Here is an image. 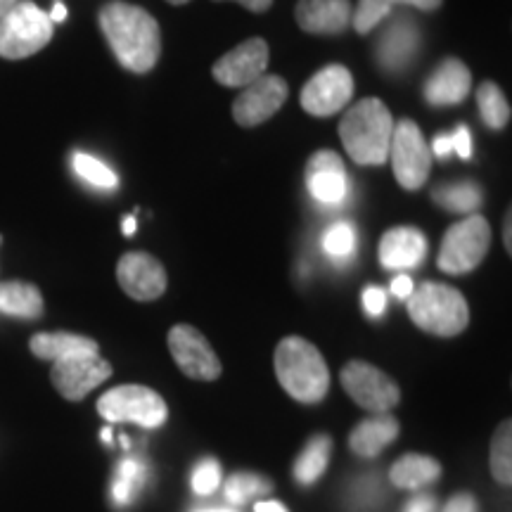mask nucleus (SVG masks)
<instances>
[{"mask_svg": "<svg viewBox=\"0 0 512 512\" xmlns=\"http://www.w3.org/2000/svg\"><path fill=\"white\" fill-rule=\"evenodd\" d=\"M100 29L121 67L147 74L162 55V31L157 19L138 5L112 0L98 15Z\"/></svg>", "mask_w": 512, "mask_h": 512, "instance_id": "nucleus-1", "label": "nucleus"}, {"mask_svg": "<svg viewBox=\"0 0 512 512\" xmlns=\"http://www.w3.org/2000/svg\"><path fill=\"white\" fill-rule=\"evenodd\" d=\"M394 119L382 100L356 102L339 121V138L349 157L361 166H382L389 159Z\"/></svg>", "mask_w": 512, "mask_h": 512, "instance_id": "nucleus-2", "label": "nucleus"}, {"mask_svg": "<svg viewBox=\"0 0 512 512\" xmlns=\"http://www.w3.org/2000/svg\"><path fill=\"white\" fill-rule=\"evenodd\" d=\"M273 368L283 389L292 399L302 403H318L328 394V363L304 337H285L275 347Z\"/></svg>", "mask_w": 512, "mask_h": 512, "instance_id": "nucleus-3", "label": "nucleus"}, {"mask_svg": "<svg viewBox=\"0 0 512 512\" xmlns=\"http://www.w3.org/2000/svg\"><path fill=\"white\" fill-rule=\"evenodd\" d=\"M408 316L420 330L437 337H456L470 323V309L456 287L425 283L408 297Z\"/></svg>", "mask_w": 512, "mask_h": 512, "instance_id": "nucleus-4", "label": "nucleus"}, {"mask_svg": "<svg viewBox=\"0 0 512 512\" xmlns=\"http://www.w3.org/2000/svg\"><path fill=\"white\" fill-rule=\"evenodd\" d=\"M53 41V22L31 0H19L15 8L0 17V57L27 60L41 53Z\"/></svg>", "mask_w": 512, "mask_h": 512, "instance_id": "nucleus-5", "label": "nucleus"}, {"mask_svg": "<svg viewBox=\"0 0 512 512\" xmlns=\"http://www.w3.org/2000/svg\"><path fill=\"white\" fill-rule=\"evenodd\" d=\"M491 245V228L484 216L472 214L446 230L439 252V268L448 275H463L482 264Z\"/></svg>", "mask_w": 512, "mask_h": 512, "instance_id": "nucleus-6", "label": "nucleus"}, {"mask_svg": "<svg viewBox=\"0 0 512 512\" xmlns=\"http://www.w3.org/2000/svg\"><path fill=\"white\" fill-rule=\"evenodd\" d=\"M98 413L110 422H136L147 430H155L166 422V403L155 389L143 384H121L100 396Z\"/></svg>", "mask_w": 512, "mask_h": 512, "instance_id": "nucleus-7", "label": "nucleus"}, {"mask_svg": "<svg viewBox=\"0 0 512 512\" xmlns=\"http://www.w3.org/2000/svg\"><path fill=\"white\" fill-rule=\"evenodd\" d=\"M389 159H392L394 176L403 190H420L427 183L432 171V152L415 121L403 119L394 126Z\"/></svg>", "mask_w": 512, "mask_h": 512, "instance_id": "nucleus-8", "label": "nucleus"}, {"mask_svg": "<svg viewBox=\"0 0 512 512\" xmlns=\"http://www.w3.org/2000/svg\"><path fill=\"white\" fill-rule=\"evenodd\" d=\"M339 380L344 392L370 413H389L401 401L399 384L366 361H349Z\"/></svg>", "mask_w": 512, "mask_h": 512, "instance_id": "nucleus-9", "label": "nucleus"}, {"mask_svg": "<svg viewBox=\"0 0 512 512\" xmlns=\"http://www.w3.org/2000/svg\"><path fill=\"white\" fill-rule=\"evenodd\" d=\"M351 98H354V76L342 64L320 69L302 88L304 112L320 119L342 112Z\"/></svg>", "mask_w": 512, "mask_h": 512, "instance_id": "nucleus-10", "label": "nucleus"}, {"mask_svg": "<svg viewBox=\"0 0 512 512\" xmlns=\"http://www.w3.org/2000/svg\"><path fill=\"white\" fill-rule=\"evenodd\" d=\"M169 351L181 373L188 375L190 380L211 382L221 375L223 368L219 356L211 349L207 337L192 325L178 323L169 330Z\"/></svg>", "mask_w": 512, "mask_h": 512, "instance_id": "nucleus-11", "label": "nucleus"}, {"mask_svg": "<svg viewBox=\"0 0 512 512\" xmlns=\"http://www.w3.org/2000/svg\"><path fill=\"white\" fill-rule=\"evenodd\" d=\"M287 95H290V86L283 76L278 74H264L254 83L242 88V93L233 102V119L235 124L242 128H254L264 124L280 107L285 105Z\"/></svg>", "mask_w": 512, "mask_h": 512, "instance_id": "nucleus-12", "label": "nucleus"}, {"mask_svg": "<svg viewBox=\"0 0 512 512\" xmlns=\"http://www.w3.org/2000/svg\"><path fill=\"white\" fill-rule=\"evenodd\" d=\"M112 366L100 354H79L55 361L50 370L53 387L67 401H81L91 394L95 387L110 380Z\"/></svg>", "mask_w": 512, "mask_h": 512, "instance_id": "nucleus-13", "label": "nucleus"}, {"mask_svg": "<svg viewBox=\"0 0 512 512\" xmlns=\"http://www.w3.org/2000/svg\"><path fill=\"white\" fill-rule=\"evenodd\" d=\"M271 48L264 38H249L211 67V76L228 88H245L266 74Z\"/></svg>", "mask_w": 512, "mask_h": 512, "instance_id": "nucleus-14", "label": "nucleus"}, {"mask_svg": "<svg viewBox=\"0 0 512 512\" xmlns=\"http://www.w3.org/2000/svg\"><path fill=\"white\" fill-rule=\"evenodd\" d=\"M119 287L136 302H155L166 292V271L152 254L128 252L117 264Z\"/></svg>", "mask_w": 512, "mask_h": 512, "instance_id": "nucleus-15", "label": "nucleus"}, {"mask_svg": "<svg viewBox=\"0 0 512 512\" xmlns=\"http://www.w3.org/2000/svg\"><path fill=\"white\" fill-rule=\"evenodd\" d=\"M306 188L318 204L339 207L349 197V176L342 157L332 150H320L306 164Z\"/></svg>", "mask_w": 512, "mask_h": 512, "instance_id": "nucleus-16", "label": "nucleus"}, {"mask_svg": "<svg viewBox=\"0 0 512 512\" xmlns=\"http://www.w3.org/2000/svg\"><path fill=\"white\" fill-rule=\"evenodd\" d=\"M349 0H299L294 17L306 34L339 36L351 27Z\"/></svg>", "mask_w": 512, "mask_h": 512, "instance_id": "nucleus-17", "label": "nucleus"}, {"mask_svg": "<svg viewBox=\"0 0 512 512\" xmlns=\"http://www.w3.org/2000/svg\"><path fill=\"white\" fill-rule=\"evenodd\" d=\"M427 238L413 226H399L387 230L380 240V264L387 271L418 268L427 256Z\"/></svg>", "mask_w": 512, "mask_h": 512, "instance_id": "nucleus-18", "label": "nucleus"}, {"mask_svg": "<svg viewBox=\"0 0 512 512\" xmlns=\"http://www.w3.org/2000/svg\"><path fill=\"white\" fill-rule=\"evenodd\" d=\"M472 88V74L456 57H448L425 83V100L434 107L460 105Z\"/></svg>", "mask_w": 512, "mask_h": 512, "instance_id": "nucleus-19", "label": "nucleus"}, {"mask_svg": "<svg viewBox=\"0 0 512 512\" xmlns=\"http://www.w3.org/2000/svg\"><path fill=\"white\" fill-rule=\"evenodd\" d=\"M396 437H399V420L392 418L389 413H375V418L363 420L349 434V448L361 458H375Z\"/></svg>", "mask_w": 512, "mask_h": 512, "instance_id": "nucleus-20", "label": "nucleus"}, {"mask_svg": "<svg viewBox=\"0 0 512 512\" xmlns=\"http://www.w3.org/2000/svg\"><path fill=\"white\" fill-rule=\"evenodd\" d=\"M31 354L41 361H60V358L79 354H100L98 342L74 332H38L29 342Z\"/></svg>", "mask_w": 512, "mask_h": 512, "instance_id": "nucleus-21", "label": "nucleus"}, {"mask_svg": "<svg viewBox=\"0 0 512 512\" xmlns=\"http://www.w3.org/2000/svg\"><path fill=\"white\" fill-rule=\"evenodd\" d=\"M415 48H418V31L406 19H396L377 43V60L387 72H396V69L406 67L415 55Z\"/></svg>", "mask_w": 512, "mask_h": 512, "instance_id": "nucleus-22", "label": "nucleus"}, {"mask_svg": "<svg viewBox=\"0 0 512 512\" xmlns=\"http://www.w3.org/2000/svg\"><path fill=\"white\" fill-rule=\"evenodd\" d=\"M441 3L444 0H358L356 10L351 12V27L356 29V34L366 36L389 17L394 5H411L422 12H434L441 8Z\"/></svg>", "mask_w": 512, "mask_h": 512, "instance_id": "nucleus-23", "label": "nucleus"}, {"mask_svg": "<svg viewBox=\"0 0 512 512\" xmlns=\"http://www.w3.org/2000/svg\"><path fill=\"white\" fill-rule=\"evenodd\" d=\"M0 313L12 318L36 320L43 316V294L36 285L22 280L0 283Z\"/></svg>", "mask_w": 512, "mask_h": 512, "instance_id": "nucleus-24", "label": "nucleus"}, {"mask_svg": "<svg viewBox=\"0 0 512 512\" xmlns=\"http://www.w3.org/2000/svg\"><path fill=\"white\" fill-rule=\"evenodd\" d=\"M441 475V465L439 460H434L430 456H420V453H408L396 460L389 470V479H392L394 486L399 489H422V486L437 482Z\"/></svg>", "mask_w": 512, "mask_h": 512, "instance_id": "nucleus-25", "label": "nucleus"}, {"mask_svg": "<svg viewBox=\"0 0 512 512\" xmlns=\"http://www.w3.org/2000/svg\"><path fill=\"white\" fill-rule=\"evenodd\" d=\"M332 453V439L328 434H316L299 456L297 463H294V479L299 484H313L323 477L325 467L330 463Z\"/></svg>", "mask_w": 512, "mask_h": 512, "instance_id": "nucleus-26", "label": "nucleus"}, {"mask_svg": "<svg viewBox=\"0 0 512 512\" xmlns=\"http://www.w3.org/2000/svg\"><path fill=\"white\" fill-rule=\"evenodd\" d=\"M432 200L437 202L441 209L453 211V214H472V211L482 207L484 195L477 183L460 181V183L439 185V188L432 192Z\"/></svg>", "mask_w": 512, "mask_h": 512, "instance_id": "nucleus-27", "label": "nucleus"}, {"mask_svg": "<svg viewBox=\"0 0 512 512\" xmlns=\"http://www.w3.org/2000/svg\"><path fill=\"white\" fill-rule=\"evenodd\" d=\"M477 105L479 114H482V121L491 128V131H503V128L510 124V102L494 81H484L482 86L477 88Z\"/></svg>", "mask_w": 512, "mask_h": 512, "instance_id": "nucleus-28", "label": "nucleus"}, {"mask_svg": "<svg viewBox=\"0 0 512 512\" xmlns=\"http://www.w3.org/2000/svg\"><path fill=\"white\" fill-rule=\"evenodd\" d=\"M491 475L501 486L512 484V422L505 420L491 439Z\"/></svg>", "mask_w": 512, "mask_h": 512, "instance_id": "nucleus-29", "label": "nucleus"}, {"mask_svg": "<svg viewBox=\"0 0 512 512\" xmlns=\"http://www.w3.org/2000/svg\"><path fill=\"white\" fill-rule=\"evenodd\" d=\"M74 171L76 176L83 178L86 183L95 185V188L102 190H114L119 185V176L114 174L107 164H102L100 159H95L93 155H86V152H76L72 157Z\"/></svg>", "mask_w": 512, "mask_h": 512, "instance_id": "nucleus-30", "label": "nucleus"}, {"mask_svg": "<svg viewBox=\"0 0 512 512\" xmlns=\"http://www.w3.org/2000/svg\"><path fill=\"white\" fill-rule=\"evenodd\" d=\"M143 479H145V470L143 465L138 463V460H124V463L119 465L117 470V477H114V484H112V494H114V501L117 503H128L133 496H136V491L143 486Z\"/></svg>", "mask_w": 512, "mask_h": 512, "instance_id": "nucleus-31", "label": "nucleus"}, {"mask_svg": "<svg viewBox=\"0 0 512 512\" xmlns=\"http://www.w3.org/2000/svg\"><path fill=\"white\" fill-rule=\"evenodd\" d=\"M268 491H271V482H266L259 475H252V472H238L226 484V498L235 505L247 503L252 496L268 494Z\"/></svg>", "mask_w": 512, "mask_h": 512, "instance_id": "nucleus-32", "label": "nucleus"}, {"mask_svg": "<svg viewBox=\"0 0 512 512\" xmlns=\"http://www.w3.org/2000/svg\"><path fill=\"white\" fill-rule=\"evenodd\" d=\"M356 247V233L351 223H335L323 238V249L337 259H347Z\"/></svg>", "mask_w": 512, "mask_h": 512, "instance_id": "nucleus-33", "label": "nucleus"}, {"mask_svg": "<svg viewBox=\"0 0 512 512\" xmlns=\"http://www.w3.org/2000/svg\"><path fill=\"white\" fill-rule=\"evenodd\" d=\"M221 484V463L216 458H204L200 465L195 467V475H192V489L195 494L209 496L211 491L219 489Z\"/></svg>", "mask_w": 512, "mask_h": 512, "instance_id": "nucleus-34", "label": "nucleus"}, {"mask_svg": "<svg viewBox=\"0 0 512 512\" xmlns=\"http://www.w3.org/2000/svg\"><path fill=\"white\" fill-rule=\"evenodd\" d=\"M363 309H366L368 316H382L384 309H387V294L380 287H366L363 292Z\"/></svg>", "mask_w": 512, "mask_h": 512, "instance_id": "nucleus-35", "label": "nucleus"}, {"mask_svg": "<svg viewBox=\"0 0 512 512\" xmlns=\"http://www.w3.org/2000/svg\"><path fill=\"white\" fill-rule=\"evenodd\" d=\"M451 147L460 159L472 157V138H470V131H467L465 126H458L456 133H451Z\"/></svg>", "mask_w": 512, "mask_h": 512, "instance_id": "nucleus-36", "label": "nucleus"}, {"mask_svg": "<svg viewBox=\"0 0 512 512\" xmlns=\"http://www.w3.org/2000/svg\"><path fill=\"white\" fill-rule=\"evenodd\" d=\"M444 512H479V505L475 501V496L456 494L451 498V501L446 503Z\"/></svg>", "mask_w": 512, "mask_h": 512, "instance_id": "nucleus-37", "label": "nucleus"}, {"mask_svg": "<svg viewBox=\"0 0 512 512\" xmlns=\"http://www.w3.org/2000/svg\"><path fill=\"white\" fill-rule=\"evenodd\" d=\"M430 152L434 157L439 159H446L453 155V147H451V136H446V133H439L437 138H434V143L430 147Z\"/></svg>", "mask_w": 512, "mask_h": 512, "instance_id": "nucleus-38", "label": "nucleus"}, {"mask_svg": "<svg viewBox=\"0 0 512 512\" xmlns=\"http://www.w3.org/2000/svg\"><path fill=\"white\" fill-rule=\"evenodd\" d=\"M413 280L408 278V275H396L394 278V283H392V294L394 297H399V299H408L413 294Z\"/></svg>", "mask_w": 512, "mask_h": 512, "instance_id": "nucleus-39", "label": "nucleus"}, {"mask_svg": "<svg viewBox=\"0 0 512 512\" xmlns=\"http://www.w3.org/2000/svg\"><path fill=\"white\" fill-rule=\"evenodd\" d=\"M406 512H434V498L415 496L413 501L406 505Z\"/></svg>", "mask_w": 512, "mask_h": 512, "instance_id": "nucleus-40", "label": "nucleus"}, {"mask_svg": "<svg viewBox=\"0 0 512 512\" xmlns=\"http://www.w3.org/2000/svg\"><path fill=\"white\" fill-rule=\"evenodd\" d=\"M214 3H223V0H214ZM233 3L242 5L249 12H266L273 5V0H233Z\"/></svg>", "mask_w": 512, "mask_h": 512, "instance_id": "nucleus-41", "label": "nucleus"}, {"mask_svg": "<svg viewBox=\"0 0 512 512\" xmlns=\"http://www.w3.org/2000/svg\"><path fill=\"white\" fill-rule=\"evenodd\" d=\"M254 512H287V508L278 501H264V503L254 505Z\"/></svg>", "mask_w": 512, "mask_h": 512, "instance_id": "nucleus-42", "label": "nucleus"}, {"mask_svg": "<svg viewBox=\"0 0 512 512\" xmlns=\"http://www.w3.org/2000/svg\"><path fill=\"white\" fill-rule=\"evenodd\" d=\"M48 17H50V22H53V24H60V22H64V19H67V8H64L60 0H55L53 12H50Z\"/></svg>", "mask_w": 512, "mask_h": 512, "instance_id": "nucleus-43", "label": "nucleus"}, {"mask_svg": "<svg viewBox=\"0 0 512 512\" xmlns=\"http://www.w3.org/2000/svg\"><path fill=\"white\" fill-rule=\"evenodd\" d=\"M512 211L505 214V228H503V242H505V249H508V254L512 252V240H510V233H512Z\"/></svg>", "mask_w": 512, "mask_h": 512, "instance_id": "nucleus-44", "label": "nucleus"}, {"mask_svg": "<svg viewBox=\"0 0 512 512\" xmlns=\"http://www.w3.org/2000/svg\"><path fill=\"white\" fill-rule=\"evenodd\" d=\"M121 233L128 235V238L136 233V216H126V219L121 221Z\"/></svg>", "mask_w": 512, "mask_h": 512, "instance_id": "nucleus-45", "label": "nucleus"}, {"mask_svg": "<svg viewBox=\"0 0 512 512\" xmlns=\"http://www.w3.org/2000/svg\"><path fill=\"white\" fill-rule=\"evenodd\" d=\"M17 3H19V0H0V17H3L8 10L15 8Z\"/></svg>", "mask_w": 512, "mask_h": 512, "instance_id": "nucleus-46", "label": "nucleus"}, {"mask_svg": "<svg viewBox=\"0 0 512 512\" xmlns=\"http://www.w3.org/2000/svg\"><path fill=\"white\" fill-rule=\"evenodd\" d=\"M166 3H169V5H188L190 0H166Z\"/></svg>", "mask_w": 512, "mask_h": 512, "instance_id": "nucleus-47", "label": "nucleus"}, {"mask_svg": "<svg viewBox=\"0 0 512 512\" xmlns=\"http://www.w3.org/2000/svg\"><path fill=\"white\" fill-rule=\"evenodd\" d=\"M102 439L112 441V430H102Z\"/></svg>", "mask_w": 512, "mask_h": 512, "instance_id": "nucleus-48", "label": "nucleus"}, {"mask_svg": "<svg viewBox=\"0 0 512 512\" xmlns=\"http://www.w3.org/2000/svg\"><path fill=\"white\" fill-rule=\"evenodd\" d=\"M200 512H233V510H200Z\"/></svg>", "mask_w": 512, "mask_h": 512, "instance_id": "nucleus-49", "label": "nucleus"}, {"mask_svg": "<svg viewBox=\"0 0 512 512\" xmlns=\"http://www.w3.org/2000/svg\"><path fill=\"white\" fill-rule=\"evenodd\" d=\"M0 242H3V235H0Z\"/></svg>", "mask_w": 512, "mask_h": 512, "instance_id": "nucleus-50", "label": "nucleus"}]
</instances>
